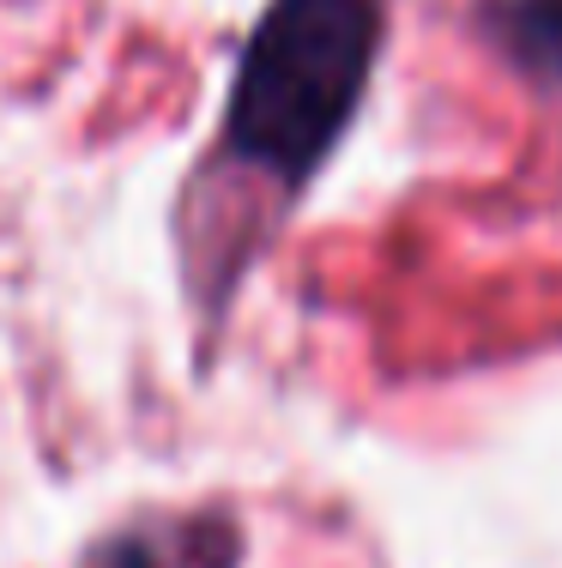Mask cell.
I'll return each instance as SVG.
<instances>
[{
    "instance_id": "obj_1",
    "label": "cell",
    "mask_w": 562,
    "mask_h": 568,
    "mask_svg": "<svg viewBox=\"0 0 562 568\" xmlns=\"http://www.w3.org/2000/svg\"><path fill=\"white\" fill-rule=\"evenodd\" d=\"M381 43V0H273L231 98V152L303 182L357 110Z\"/></svg>"
},
{
    "instance_id": "obj_2",
    "label": "cell",
    "mask_w": 562,
    "mask_h": 568,
    "mask_svg": "<svg viewBox=\"0 0 562 568\" xmlns=\"http://www.w3.org/2000/svg\"><path fill=\"white\" fill-rule=\"evenodd\" d=\"M502 31L514 55H527L544 79L562 85V0H514L502 12Z\"/></svg>"
}]
</instances>
